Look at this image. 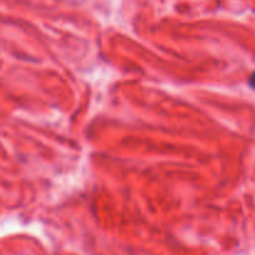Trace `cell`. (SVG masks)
<instances>
[{"label":"cell","mask_w":255,"mask_h":255,"mask_svg":"<svg viewBox=\"0 0 255 255\" xmlns=\"http://www.w3.org/2000/svg\"><path fill=\"white\" fill-rule=\"evenodd\" d=\"M249 85H251V86L255 90V72L253 75H252L251 79H249Z\"/></svg>","instance_id":"obj_1"}]
</instances>
